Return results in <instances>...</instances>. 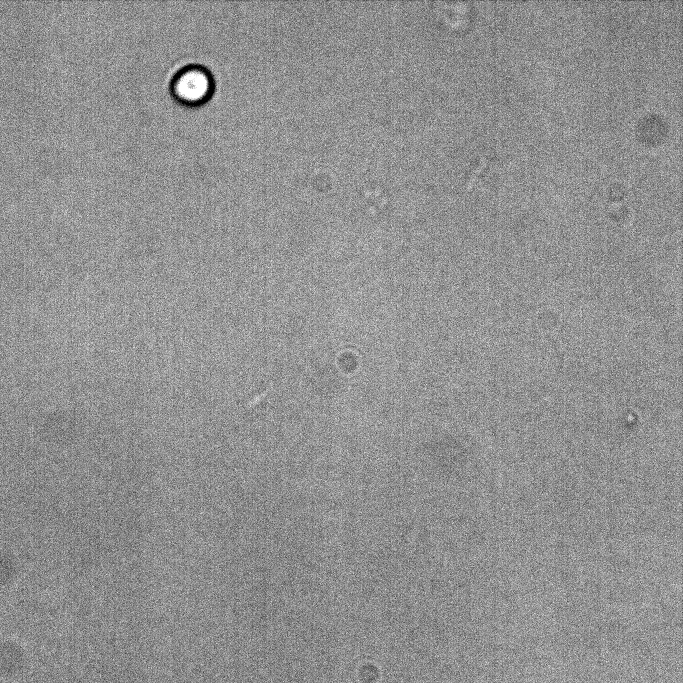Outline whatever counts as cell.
<instances>
[{
    "mask_svg": "<svg viewBox=\"0 0 683 683\" xmlns=\"http://www.w3.org/2000/svg\"><path fill=\"white\" fill-rule=\"evenodd\" d=\"M213 80L210 73L201 66H188L179 71L173 79L172 91L185 104H200L211 94Z\"/></svg>",
    "mask_w": 683,
    "mask_h": 683,
    "instance_id": "6da1fadb",
    "label": "cell"
}]
</instances>
